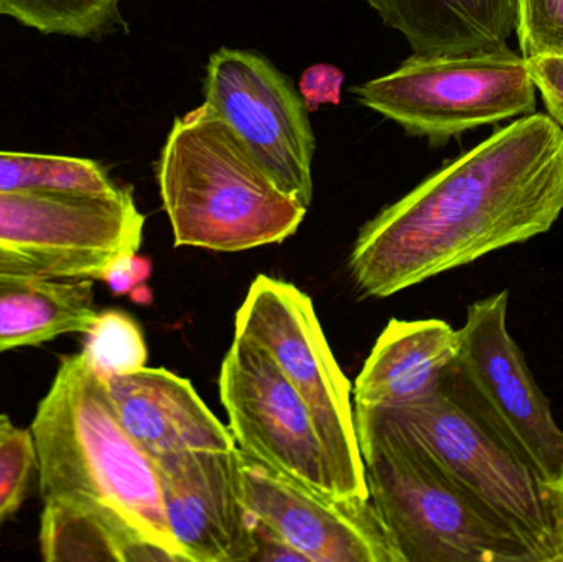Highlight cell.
I'll return each mask as SVG.
<instances>
[{"instance_id": "obj_13", "label": "cell", "mask_w": 563, "mask_h": 562, "mask_svg": "<svg viewBox=\"0 0 563 562\" xmlns=\"http://www.w3.org/2000/svg\"><path fill=\"white\" fill-rule=\"evenodd\" d=\"M154 462L185 562H253L254 517L244 498L240 448L177 452Z\"/></svg>"}, {"instance_id": "obj_17", "label": "cell", "mask_w": 563, "mask_h": 562, "mask_svg": "<svg viewBox=\"0 0 563 562\" xmlns=\"http://www.w3.org/2000/svg\"><path fill=\"white\" fill-rule=\"evenodd\" d=\"M92 279L0 273V355L85 335L96 317Z\"/></svg>"}, {"instance_id": "obj_21", "label": "cell", "mask_w": 563, "mask_h": 562, "mask_svg": "<svg viewBox=\"0 0 563 562\" xmlns=\"http://www.w3.org/2000/svg\"><path fill=\"white\" fill-rule=\"evenodd\" d=\"M85 337L81 352L104 379L128 375L147 365L148 352L141 326L122 310L99 312Z\"/></svg>"}, {"instance_id": "obj_1", "label": "cell", "mask_w": 563, "mask_h": 562, "mask_svg": "<svg viewBox=\"0 0 563 562\" xmlns=\"http://www.w3.org/2000/svg\"><path fill=\"white\" fill-rule=\"evenodd\" d=\"M562 213L563 129L522 115L367 221L351 283L363 299H386L548 233Z\"/></svg>"}, {"instance_id": "obj_7", "label": "cell", "mask_w": 563, "mask_h": 562, "mask_svg": "<svg viewBox=\"0 0 563 562\" xmlns=\"http://www.w3.org/2000/svg\"><path fill=\"white\" fill-rule=\"evenodd\" d=\"M377 409L503 518L539 562H563V488L545 481L475 416L442 389L417 405Z\"/></svg>"}, {"instance_id": "obj_5", "label": "cell", "mask_w": 563, "mask_h": 562, "mask_svg": "<svg viewBox=\"0 0 563 562\" xmlns=\"http://www.w3.org/2000/svg\"><path fill=\"white\" fill-rule=\"evenodd\" d=\"M361 104L440 147L482 125L536 112L528 59L508 45L465 55L410 56L353 88Z\"/></svg>"}, {"instance_id": "obj_26", "label": "cell", "mask_w": 563, "mask_h": 562, "mask_svg": "<svg viewBox=\"0 0 563 562\" xmlns=\"http://www.w3.org/2000/svg\"><path fill=\"white\" fill-rule=\"evenodd\" d=\"M151 273L152 264L147 257H141L137 253L124 254L104 271L101 280L108 284L115 296L132 294L135 297V290L144 287Z\"/></svg>"}, {"instance_id": "obj_23", "label": "cell", "mask_w": 563, "mask_h": 562, "mask_svg": "<svg viewBox=\"0 0 563 562\" xmlns=\"http://www.w3.org/2000/svg\"><path fill=\"white\" fill-rule=\"evenodd\" d=\"M516 32L526 59L563 56V0H518Z\"/></svg>"}, {"instance_id": "obj_15", "label": "cell", "mask_w": 563, "mask_h": 562, "mask_svg": "<svg viewBox=\"0 0 563 562\" xmlns=\"http://www.w3.org/2000/svg\"><path fill=\"white\" fill-rule=\"evenodd\" d=\"M459 343V330L443 320H390L354 382V408H406L432 398Z\"/></svg>"}, {"instance_id": "obj_10", "label": "cell", "mask_w": 563, "mask_h": 562, "mask_svg": "<svg viewBox=\"0 0 563 562\" xmlns=\"http://www.w3.org/2000/svg\"><path fill=\"white\" fill-rule=\"evenodd\" d=\"M205 95L277 184L310 207L314 135L290 79L261 53L221 48L208 63Z\"/></svg>"}, {"instance_id": "obj_14", "label": "cell", "mask_w": 563, "mask_h": 562, "mask_svg": "<svg viewBox=\"0 0 563 562\" xmlns=\"http://www.w3.org/2000/svg\"><path fill=\"white\" fill-rule=\"evenodd\" d=\"M104 382L119 421L152 459L236 448L230 428L208 409L188 379L144 366Z\"/></svg>"}, {"instance_id": "obj_19", "label": "cell", "mask_w": 563, "mask_h": 562, "mask_svg": "<svg viewBox=\"0 0 563 562\" xmlns=\"http://www.w3.org/2000/svg\"><path fill=\"white\" fill-rule=\"evenodd\" d=\"M38 543L46 562H125L124 544L99 518L62 502H43Z\"/></svg>"}, {"instance_id": "obj_28", "label": "cell", "mask_w": 563, "mask_h": 562, "mask_svg": "<svg viewBox=\"0 0 563 562\" xmlns=\"http://www.w3.org/2000/svg\"><path fill=\"white\" fill-rule=\"evenodd\" d=\"M15 428L16 426L13 425L12 419H10L9 416L0 415V442H2L3 439H5L7 436H9Z\"/></svg>"}, {"instance_id": "obj_16", "label": "cell", "mask_w": 563, "mask_h": 562, "mask_svg": "<svg viewBox=\"0 0 563 562\" xmlns=\"http://www.w3.org/2000/svg\"><path fill=\"white\" fill-rule=\"evenodd\" d=\"M417 56L465 55L508 45L518 0H367Z\"/></svg>"}, {"instance_id": "obj_18", "label": "cell", "mask_w": 563, "mask_h": 562, "mask_svg": "<svg viewBox=\"0 0 563 562\" xmlns=\"http://www.w3.org/2000/svg\"><path fill=\"white\" fill-rule=\"evenodd\" d=\"M0 190L114 197L124 188L109 178L102 165L89 158L0 152Z\"/></svg>"}, {"instance_id": "obj_27", "label": "cell", "mask_w": 563, "mask_h": 562, "mask_svg": "<svg viewBox=\"0 0 563 562\" xmlns=\"http://www.w3.org/2000/svg\"><path fill=\"white\" fill-rule=\"evenodd\" d=\"M254 540H256V554L254 561H298L307 562L297 551L291 550L284 540H280L273 530L264 527L254 518Z\"/></svg>"}, {"instance_id": "obj_3", "label": "cell", "mask_w": 563, "mask_h": 562, "mask_svg": "<svg viewBox=\"0 0 563 562\" xmlns=\"http://www.w3.org/2000/svg\"><path fill=\"white\" fill-rule=\"evenodd\" d=\"M157 180L178 247L238 253L284 243L308 210L207 101L175 119Z\"/></svg>"}, {"instance_id": "obj_6", "label": "cell", "mask_w": 563, "mask_h": 562, "mask_svg": "<svg viewBox=\"0 0 563 562\" xmlns=\"http://www.w3.org/2000/svg\"><path fill=\"white\" fill-rule=\"evenodd\" d=\"M234 335L261 346L303 398L338 497H369L351 405L353 392L310 297L294 284L261 274L238 310Z\"/></svg>"}, {"instance_id": "obj_22", "label": "cell", "mask_w": 563, "mask_h": 562, "mask_svg": "<svg viewBox=\"0 0 563 562\" xmlns=\"http://www.w3.org/2000/svg\"><path fill=\"white\" fill-rule=\"evenodd\" d=\"M35 475L32 432L15 428L0 442V527L22 507Z\"/></svg>"}, {"instance_id": "obj_25", "label": "cell", "mask_w": 563, "mask_h": 562, "mask_svg": "<svg viewBox=\"0 0 563 562\" xmlns=\"http://www.w3.org/2000/svg\"><path fill=\"white\" fill-rule=\"evenodd\" d=\"M343 73L331 65H314L301 75L300 95L308 111H314L324 102L338 104L341 98Z\"/></svg>"}, {"instance_id": "obj_20", "label": "cell", "mask_w": 563, "mask_h": 562, "mask_svg": "<svg viewBox=\"0 0 563 562\" xmlns=\"http://www.w3.org/2000/svg\"><path fill=\"white\" fill-rule=\"evenodd\" d=\"M121 0H0V15L42 33L92 36L118 20Z\"/></svg>"}, {"instance_id": "obj_11", "label": "cell", "mask_w": 563, "mask_h": 562, "mask_svg": "<svg viewBox=\"0 0 563 562\" xmlns=\"http://www.w3.org/2000/svg\"><path fill=\"white\" fill-rule=\"evenodd\" d=\"M220 396L241 452L313 491L338 495L310 409L261 346L234 335L221 363Z\"/></svg>"}, {"instance_id": "obj_12", "label": "cell", "mask_w": 563, "mask_h": 562, "mask_svg": "<svg viewBox=\"0 0 563 562\" xmlns=\"http://www.w3.org/2000/svg\"><path fill=\"white\" fill-rule=\"evenodd\" d=\"M253 517L307 562H404L371 498L338 497L241 452Z\"/></svg>"}, {"instance_id": "obj_24", "label": "cell", "mask_w": 563, "mask_h": 562, "mask_svg": "<svg viewBox=\"0 0 563 562\" xmlns=\"http://www.w3.org/2000/svg\"><path fill=\"white\" fill-rule=\"evenodd\" d=\"M528 68L549 115L563 129V56L529 58Z\"/></svg>"}, {"instance_id": "obj_9", "label": "cell", "mask_w": 563, "mask_h": 562, "mask_svg": "<svg viewBox=\"0 0 563 562\" xmlns=\"http://www.w3.org/2000/svg\"><path fill=\"white\" fill-rule=\"evenodd\" d=\"M145 217L131 188L114 197L0 190V273L101 280L139 253Z\"/></svg>"}, {"instance_id": "obj_2", "label": "cell", "mask_w": 563, "mask_h": 562, "mask_svg": "<svg viewBox=\"0 0 563 562\" xmlns=\"http://www.w3.org/2000/svg\"><path fill=\"white\" fill-rule=\"evenodd\" d=\"M43 502L95 515L124 544L125 562H185L154 459L119 421L85 353L63 356L32 425Z\"/></svg>"}, {"instance_id": "obj_4", "label": "cell", "mask_w": 563, "mask_h": 562, "mask_svg": "<svg viewBox=\"0 0 563 562\" xmlns=\"http://www.w3.org/2000/svg\"><path fill=\"white\" fill-rule=\"evenodd\" d=\"M367 494L404 562H539L525 540L377 408H354Z\"/></svg>"}, {"instance_id": "obj_8", "label": "cell", "mask_w": 563, "mask_h": 562, "mask_svg": "<svg viewBox=\"0 0 563 562\" xmlns=\"http://www.w3.org/2000/svg\"><path fill=\"white\" fill-rule=\"evenodd\" d=\"M508 304L509 290H501L468 307L459 353L440 389L563 488V429L509 333Z\"/></svg>"}]
</instances>
